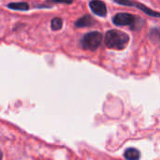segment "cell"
Listing matches in <instances>:
<instances>
[{
  "instance_id": "cell-1",
  "label": "cell",
  "mask_w": 160,
  "mask_h": 160,
  "mask_svg": "<svg viewBox=\"0 0 160 160\" xmlns=\"http://www.w3.org/2000/svg\"><path fill=\"white\" fill-rule=\"evenodd\" d=\"M129 42V36L122 31L112 29L105 35V44L113 50H123Z\"/></svg>"
},
{
  "instance_id": "cell-2",
  "label": "cell",
  "mask_w": 160,
  "mask_h": 160,
  "mask_svg": "<svg viewBox=\"0 0 160 160\" xmlns=\"http://www.w3.org/2000/svg\"><path fill=\"white\" fill-rule=\"evenodd\" d=\"M142 21L140 17H137L130 13H117L112 18V22L115 25L119 26H129L132 29H138V27H141L142 23H139V22Z\"/></svg>"
},
{
  "instance_id": "cell-3",
  "label": "cell",
  "mask_w": 160,
  "mask_h": 160,
  "mask_svg": "<svg viewBox=\"0 0 160 160\" xmlns=\"http://www.w3.org/2000/svg\"><path fill=\"white\" fill-rule=\"evenodd\" d=\"M102 42V35L98 31H93L85 34L82 39L81 44L83 49L89 51H96Z\"/></svg>"
},
{
  "instance_id": "cell-4",
  "label": "cell",
  "mask_w": 160,
  "mask_h": 160,
  "mask_svg": "<svg viewBox=\"0 0 160 160\" xmlns=\"http://www.w3.org/2000/svg\"><path fill=\"white\" fill-rule=\"evenodd\" d=\"M114 2H116L117 4H120V5H123V6H128V7H136L138 8H140L141 10H142L143 12H145L146 14L150 15V16H154V17H157L158 18L159 17V13L138 3V2H134V1H130V0H113Z\"/></svg>"
},
{
  "instance_id": "cell-5",
  "label": "cell",
  "mask_w": 160,
  "mask_h": 160,
  "mask_svg": "<svg viewBox=\"0 0 160 160\" xmlns=\"http://www.w3.org/2000/svg\"><path fill=\"white\" fill-rule=\"evenodd\" d=\"M91 10L98 16L105 17L107 15V7L103 1L100 0H91L89 3Z\"/></svg>"
},
{
  "instance_id": "cell-6",
  "label": "cell",
  "mask_w": 160,
  "mask_h": 160,
  "mask_svg": "<svg viewBox=\"0 0 160 160\" xmlns=\"http://www.w3.org/2000/svg\"><path fill=\"white\" fill-rule=\"evenodd\" d=\"M95 23H96V21L90 15H84L75 22V26L78 28H82V27H86V26H92Z\"/></svg>"
},
{
  "instance_id": "cell-7",
  "label": "cell",
  "mask_w": 160,
  "mask_h": 160,
  "mask_svg": "<svg viewBox=\"0 0 160 160\" xmlns=\"http://www.w3.org/2000/svg\"><path fill=\"white\" fill-rule=\"evenodd\" d=\"M124 157L126 159L137 160L140 158L141 154H140V151L137 150L136 148H128L125 151Z\"/></svg>"
},
{
  "instance_id": "cell-8",
  "label": "cell",
  "mask_w": 160,
  "mask_h": 160,
  "mask_svg": "<svg viewBox=\"0 0 160 160\" xmlns=\"http://www.w3.org/2000/svg\"><path fill=\"white\" fill-rule=\"evenodd\" d=\"M8 8L14 10H28L29 5L26 2H12L8 5Z\"/></svg>"
},
{
  "instance_id": "cell-9",
  "label": "cell",
  "mask_w": 160,
  "mask_h": 160,
  "mask_svg": "<svg viewBox=\"0 0 160 160\" xmlns=\"http://www.w3.org/2000/svg\"><path fill=\"white\" fill-rule=\"evenodd\" d=\"M51 27L54 31L60 30L63 27V20L61 18H59V17L53 18L52 20V22H51Z\"/></svg>"
},
{
  "instance_id": "cell-10",
  "label": "cell",
  "mask_w": 160,
  "mask_h": 160,
  "mask_svg": "<svg viewBox=\"0 0 160 160\" xmlns=\"http://www.w3.org/2000/svg\"><path fill=\"white\" fill-rule=\"evenodd\" d=\"M73 0H47L49 3H64V4H70Z\"/></svg>"
},
{
  "instance_id": "cell-11",
  "label": "cell",
  "mask_w": 160,
  "mask_h": 160,
  "mask_svg": "<svg viewBox=\"0 0 160 160\" xmlns=\"http://www.w3.org/2000/svg\"><path fill=\"white\" fill-rule=\"evenodd\" d=\"M2 158H3V153H2V151L0 149V159H2Z\"/></svg>"
}]
</instances>
